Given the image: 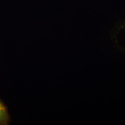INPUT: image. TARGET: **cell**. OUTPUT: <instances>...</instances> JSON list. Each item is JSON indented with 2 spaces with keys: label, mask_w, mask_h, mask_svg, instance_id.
Segmentation results:
<instances>
[{
  "label": "cell",
  "mask_w": 125,
  "mask_h": 125,
  "mask_svg": "<svg viewBox=\"0 0 125 125\" xmlns=\"http://www.w3.org/2000/svg\"><path fill=\"white\" fill-rule=\"evenodd\" d=\"M9 121V114L7 108L0 99V125H7Z\"/></svg>",
  "instance_id": "cell-1"
}]
</instances>
